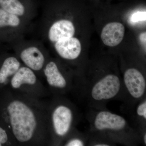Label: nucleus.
<instances>
[{"mask_svg": "<svg viewBox=\"0 0 146 146\" xmlns=\"http://www.w3.org/2000/svg\"><path fill=\"white\" fill-rule=\"evenodd\" d=\"M0 118L17 146H50L48 103L6 87L0 91Z\"/></svg>", "mask_w": 146, "mask_h": 146, "instance_id": "nucleus-1", "label": "nucleus"}, {"mask_svg": "<svg viewBox=\"0 0 146 146\" xmlns=\"http://www.w3.org/2000/svg\"><path fill=\"white\" fill-rule=\"evenodd\" d=\"M48 125L50 146L60 145L72 132L74 121V113L71 105L54 97L48 103Z\"/></svg>", "mask_w": 146, "mask_h": 146, "instance_id": "nucleus-2", "label": "nucleus"}, {"mask_svg": "<svg viewBox=\"0 0 146 146\" xmlns=\"http://www.w3.org/2000/svg\"><path fill=\"white\" fill-rule=\"evenodd\" d=\"M13 53L22 64L43 78V70L50 57L43 42L23 39L11 44Z\"/></svg>", "mask_w": 146, "mask_h": 146, "instance_id": "nucleus-3", "label": "nucleus"}, {"mask_svg": "<svg viewBox=\"0 0 146 146\" xmlns=\"http://www.w3.org/2000/svg\"><path fill=\"white\" fill-rule=\"evenodd\" d=\"M7 87L16 93L38 99L46 98L50 93L36 73L23 64L12 77Z\"/></svg>", "mask_w": 146, "mask_h": 146, "instance_id": "nucleus-4", "label": "nucleus"}, {"mask_svg": "<svg viewBox=\"0 0 146 146\" xmlns=\"http://www.w3.org/2000/svg\"><path fill=\"white\" fill-rule=\"evenodd\" d=\"M31 24L0 8V35L11 44L25 39Z\"/></svg>", "mask_w": 146, "mask_h": 146, "instance_id": "nucleus-5", "label": "nucleus"}, {"mask_svg": "<svg viewBox=\"0 0 146 146\" xmlns=\"http://www.w3.org/2000/svg\"><path fill=\"white\" fill-rule=\"evenodd\" d=\"M43 78L46 81L49 91L54 96L63 94L70 87V80L60 62L51 57L44 68Z\"/></svg>", "mask_w": 146, "mask_h": 146, "instance_id": "nucleus-6", "label": "nucleus"}, {"mask_svg": "<svg viewBox=\"0 0 146 146\" xmlns=\"http://www.w3.org/2000/svg\"><path fill=\"white\" fill-rule=\"evenodd\" d=\"M0 8L31 23L38 13V0H0Z\"/></svg>", "mask_w": 146, "mask_h": 146, "instance_id": "nucleus-7", "label": "nucleus"}, {"mask_svg": "<svg viewBox=\"0 0 146 146\" xmlns=\"http://www.w3.org/2000/svg\"><path fill=\"white\" fill-rule=\"evenodd\" d=\"M121 82L117 76L109 74L104 76L94 84L91 91V97L96 101L110 99L119 91Z\"/></svg>", "mask_w": 146, "mask_h": 146, "instance_id": "nucleus-8", "label": "nucleus"}, {"mask_svg": "<svg viewBox=\"0 0 146 146\" xmlns=\"http://www.w3.org/2000/svg\"><path fill=\"white\" fill-rule=\"evenodd\" d=\"M52 45L56 54L65 61L75 60L81 54V43L74 36L60 39Z\"/></svg>", "mask_w": 146, "mask_h": 146, "instance_id": "nucleus-9", "label": "nucleus"}, {"mask_svg": "<svg viewBox=\"0 0 146 146\" xmlns=\"http://www.w3.org/2000/svg\"><path fill=\"white\" fill-rule=\"evenodd\" d=\"M22 65L13 52L0 56V91L8 86L12 77Z\"/></svg>", "mask_w": 146, "mask_h": 146, "instance_id": "nucleus-10", "label": "nucleus"}, {"mask_svg": "<svg viewBox=\"0 0 146 146\" xmlns=\"http://www.w3.org/2000/svg\"><path fill=\"white\" fill-rule=\"evenodd\" d=\"M123 79L126 87L131 96L139 99L143 96L146 91V80L140 71L136 68H129L125 72Z\"/></svg>", "mask_w": 146, "mask_h": 146, "instance_id": "nucleus-11", "label": "nucleus"}, {"mask_svg": "<svg viewBox=\"0 0 146 146\" xmlns=\"http://www.w3.org/2000/svg\"><path fill=\"white\" fill-rule=\"evenodd\" d=\"M124 118L108 111H101L98 113L94 121L96 129L101 131L122 130L126 126Z\"/></svg>", "mask_w": 146, "mask_h": 146, "instance_id": "nucleus-12", "label": "nucleus"}, {"mask_svg": "<svg viewBox=\"0 0 146 146\" xmlns=\"http://www.w3.org/2000/svg\"><path fill=\"white\" fill-rule=\"evenodd\" d=\"M125 34V28L122 23L111 22L106 24L102 29L101 38L105 45L115 47L121 42Z\"/></svg>", "mask_w": 146, "mask_h": 146, "instance_id": "nucleus-13", "label": "nucleus"}, {"mask_svg": "<svg viewBox=\"0 0 146 146\" xmlns=\"http://www.w3.org/2000/svg\"><path fill=\"white\" fill-rule=\"evenodd\" d=\"M17 146L16 141L3 120L0 118V146Z\"/></svg>", "mask_w": 146, "mask_h": 146, "instance_id": "nucleus-14", "label": "nucleus"}, {"mask_svg": "<svg viewBox=\"0 0 146 146\" xmlns=\"http://www.w3.org/2000/svg\"><path fill=\"white\" fill-rule=\"evenodd\" d=\"M65 140L64 145L66 146H82L84 145L83 141L81 139L76 137H68Z\"/></svg>", "mask_w": 146, "mask_h": 146, "instance_id": "nucleus-15", "label": "nucleus"}, {"mask_svg": "<svg viewBox=\"0 0 146 146\" xmlns=\"http://www.w3.org/2000/svg\"><path fill=\"white\" fill-rule=\"evenodd\" d=\"M137 115L140 117H143L145 119H146V102H143L138 106L136 110Z\"/></svg>", "mask_w": 146, "mask_h": 146, "instance_id": "nucleus-16", "label": "nucleus"}, {"mask_svg": "<svg viewBox=\"0 0 146 146\" xmlns=\"http://www.w3.org/2000/svg\"><path fill=\"white\" fill-rule=\"evenodd\" d=\"M145 19V12H137L132 15L131 18V21L135 23L138 21H144Z\"/></svg>", "mask_w": 146, "mask_h": 146, "instance_id": "nucleus-17", "label": "nucleus"}, {"mask_svg": "<svg viewBox=\"0 0 146 146\" xmlns=\"http://www.w3.org/2000/svg\"><path fill=\"white\" fill-rule=\"evenodd\" d=\"M95 146H108V145H107L106 144H97L96 145H95Z\"/></svg>", "mask_w": 146, "mask_h": 146, "instance_id": "nucleus-18", "label": "nucleus"}, {"mask_svg": "<svg viewBox=\"0 0 146 146\" xmlns=\"http://www.w3.org/2000/svg\"><path fill=\"white\" fill-rule=\"evenodd\" d=\"M143 139H144V143H145V145H146V133H145V134H144Z\"/></svg>", "mask_w": 146, "mask_h": 146, "instance_id": "nucleus-19", "label": "nucleus"}]
</instances>
